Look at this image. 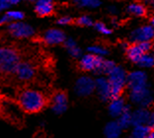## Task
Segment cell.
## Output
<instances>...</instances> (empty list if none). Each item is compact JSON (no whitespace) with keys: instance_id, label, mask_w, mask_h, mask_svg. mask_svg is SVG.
I'll return each mask as SVG.
<instances>
[{"instance_id":"obj_1","label":"cell","mask_w":154,"mask_h":138,"mask_svg":"<svg viewBox=\"0 0 154 138\" xmlns=\"http://www.w3.org/2000/svg\"><path fill=\"white\" fill-rule=\"evenodd\" d=\"M20 108L28 114H35L43 109L47 105V99L40 91L27 89L20 93L18 98Z\"/></svg>"},{"instance_id":"obj_2","label":"cell","mask_w":154,"mask_h":138,"mask_svg":"<svg viewBox=\"0 0 154 138\" xmlns=\"http://www.w3.org/2000/svg\"><path fill=\"white\" fill-rule=\"evenodd\" d=\"M20 62V54L15 48L0 47V73H15Z\"/></svg>"},{"instance_id":"obj_3","label":"cell","mask_w":154,"mask_h":138,"mask_svg":"<svg viewBox=\"0 0 154 138\" xmlns=\"http://www.w3.org/2000/svg\"><path fill=\"white\" fill-rule=\"evenodd\" d=\"M112 88V97H122L127 87L128 73L122 66L116 65L115 68L107 75Z\"/></svg>"},{"instance_id":"obj_4","label":"cell","mask_w":154,"mask_h":138,"mask_svg":"<svg viewBox=\"0 0 154 138\" xmlns=\"http://www.w3.org/2000/svg\"><path fill=\"white\" fill-rule=\"evenodd\" d=\"M129 100L138 107L148 108L153 102V96L148 86L135 90H129Z\"/></svg>"},{"instance_id":"obj_5","label":"cell","mask_w":154,"mask_h":138,"mask_svg":"<svg viewBox=\"0 0 154 138\" xmlns=\"http://www.w3.org/2000/svg\"><path fill=\"white\" fill-rule=\"evenodd\" d=\"M8 33L16 38H28L34 36L35 30L32 26L22 21H13L7 27Z\"/></svg>"},{"instance_id":"obj_6","label":"cell","mask_w":154,"mask_h":138,"mask_svg":"<svg viewBox=\"0 0 154 138\" xmlns=\"http://www.w3.org/2000/svg\"><path fill=\"white\" fill-rule=\"evenodd\" d=\"M103 60H104V57H102V56L88 52V54H83L81 57H80L79 67L83 71L99 73L101 65H102V63H103Z\"/></svg>"},{"instance_id":"obj_7","label":"cell","mask_w":154,"mask_h":138,"mask_svg":"<svg viewBox=\"0 0 154 138\" xmlns=\"http://www.w3.org/2000/svg\"><path fill=\"white\" fill-rule=\"evenodd\" d=\"M96 90V80L89 76H81L76 80L74 92L79 97H88Z\"/></svg>"},{"instance_id":"obj_8","label":"cell","mask_w":154,"mask_h":138,"mask_svg":"<svg viewBox=\"0 0 154 138\" xmlns=\"http://www.w3.org/2000/svg\"><path fill=\"white\" fill-rule=\"evenodd\" d=\"M131 42L152 41L154 40V29L151 25H144L134 29L129 35Z\"/></svg>"},{"instance_id":"obj_9","label":"cell","mask_w":154,"mask_h":138,"mask_svg":"<svg viewBox=\"0 0 154 138\" xmlns=\"http://www.w3.org/2000/svg\"><path fill=\"white\" fill-rule=\"evenodd\" d=\"M147 74L141 70H135L128 74L127 87L128 90H135L147 86Z\"/></svg>"},{"instance_id":"obj_10","label":"cell","mask_w":154,"mask_h":138,"mask_svg":"<svg viewBox=\"0 0 154 138\" xmlns=\"http://www.w3.org/2000/svg\"><path fill=\"white\" fill-rule=\"evenodd\" d=\"M98 97L103 102H110L112 97V88L108 77L101 76L96 79V90Z\"/></svg>"},{"instance_id":"obj_11","label":"cell","mask_w":154,"mask_h":138,"mask_svg":"<svg viewBox=\"0 0 154 138\" xmlns=\"http://www.w3.org/2000/svg\"><path fill=\"white\" fill-rule=\"evenodd\" d=\"M66 40L65 34L59 29H50L44 34L43 41L48 45H57L64 44Z\"/></svg>"},{"instance_id":"obj_12","label":"cell","mask_w":154,"mask_h":138,"mask_svg":"<svg viewBox=\"0 0 154 138\" xmlns=\"http://www.w3.org/2000/svg\"><path fill=\"white\" fill-rule=\"evenodd\" d=\"M15 74H16V76L18 77V79L20 80L30 81L35 77L36 69H35V67L31 64L30 62L21 61L18 64V66H17Z\"/></svg>"},{"instance_id":"obj_13","label":"cell","mask_w":154,"mask_h":138,"mask_svg":"<svg viewBox=\"0 0 154 138\" xmlns=\"http://www.w3.org/2000/svg\"><path fill=\"white\" fill-rule=\"evenodd\" d=\"M67 96L63 92H58L52 98L51 109L55 115H62L67 109Z\"/></svg>"},{"instance_id":"obj_14","label":"cell","mask_w":154,"mask_h":138,"mask_svg":"<svg viewBox=\"0 0 154 138\" xmlns=\"http://www.w3.org/2000/svg\"><path fill=\"white\" fill-rule=\"evenodd\" d=\"M150 114L151 112L147 108L139 107L131 112L132 116V126L137 124H148Z\"/></svg>"},{"instance_id":"obj_15","label":"cell","mask_w":154,"mask_h":138,"mask_svg":"<svg viewBox=\"0 0 154 138\" xmlns=\"http://www.w3.org/2000/svg\"><path fill=\"white\" fill-rule=\"evenodd\" d=\"M125 106H127V104H125V100L122 97L112 98L109 103V107H108L110 115L117 118L125 111Z\"/></svg>"},{"instance_id":"obj_16","label":"cell","mask_w":154,"mask_h":138,"mask_svg":"<svg viewBox=\"0 0 154 138\" xmlns=\"http://www.w3.org/2000/svg\"><path fill=\"white\" fill-rule=\"evenodd\" d=\"M54 6L50 0H37L35 5V11L40 17L50 16L54 13Z\"/></svg>"},{"instance_id":"obj_17","label":"cell","mask_w":154,"mask_h":138,"mask_svg":"<svg viewBox=\"0 0 154 138\" xmlns=\"http://www.w3.org/2000/svg\"><path fill=\"white\" fill-rule=\"evenodd\" d=\"M125 54H127V57L132 63L136 64L141 56L144 54V52L141 49L140 45L138 44V42H132V44H128V47L125 48Z\"/></svg>"},{"instance_id":"obj_18","label":"cell","mask_w":154,"mask_h":138,"mask_svg":"<svg viewBox=\"0 0 154 138\" xmlns=\"http://www.w3.org/2000/svg\"><path fill=\"white\" fill-rule=\"evenodd\" d=\"M122 129L117 120L108 122L104 128V135L107 138H118L121 136Z\"/></svg>"},{"instance_id":"obj_19","label":"cell","mask_w":154,"mask_h":138,"mask_svg":"<svg viewBox=\"0 0 154 138\" xmlns=\"http://www.w3.org/2000/svg\"><path fill=\"white\" fill-rule=\"evenodd\" d=\"M131 112H132V109L131 108V106L127 105L125 108V111L122 112V114L117 118V121L119 122V124L121 125L122 129H127L128 127L132 126Z\"/></svg>"},{"instance_id":"obj_20","label":"cell","mask_w":154,"mask_h":138,"mask_svg":"<svg viewBox=\"0 0 154 138\" xmlns=\"http://www.w3.org/2000/svg\"><path fill=\"white\" fill-rule=\"evenodd\" d=\"M64 47L66 51H68V54L72 56L73 58H80L83 55L82 49L78 47L77 42L73 40V38H66L64 41Z\"/></svg>"},{"instance_id":"obj_21","label":"cell","mask_w":154,"mask_h":138,"mask_svg":"<svg viewBox=\"0 0 154 138\" xmlns=\"http://www.w3.org/2000/svg\"><path fill=\"white\" fill-rule=\"evenodd\" d=\"M127 11L131 16L144 17L147 13V9H146L145 5L140 2H132L127 7Z\"/></svg>"},{"instance_id":"obj_22","label":"cell","mask_w":154,"mask_h":138,"mask_svg":"<svg viewBox=\"0 0 154 138\" xmlns=\"http://www.w3.org/2000/svg\"><path fill=\"white\" fill-rule=\"evenodd\" d=\"M150 131H151V127L148 124L134 125V128H132V131H131V137L146 138V137H148Z\"/></svg>"},{"instance_id":"obj_23","label":"cell","mask_w":154,"mask_h":138,"mask_svg":"<svg viewBox=\"0 0 154 138\" xmlns=\"http://www.w3.org/2000/svg\"><path fill=\"white\" fill-rule=\"evenodd\" d=\"M136 64L141 68H151L154 66V54L151 52H146L141 56Z\"/></svg>"},{"instance_id":"obj_24","label":"cell","mask_w":154,"mask_h":138,"mask_svg":"<svg viewBox=\"0 0 154 138\" xmlns=\"http://www.w3.org/2000/svg\"><path fill=\"white\" fill-rule=\"evenodd\" d=\"M74 4L80 8L96 9L101 5L100 0H73Z\"/></svg>"},{"instance_id":"obj_25","label":"cell","mask_w":154,"mask_h":138,"mask_svg":"<svg viewBox=\"0 0 154 138\" xmlns=\"http://www.w3.org/2000/svg\"><path fill=\"white\" fill-rule=\"evenodd\" d=\"M88 52H91V54H93L105 57V56L108 55V54H109V51L107 49V48L103 47V45L94 44V45H90L88 48Z\"/></svg>"},{"instance_id":"obj_26","label":"cell","mask_w":154,"mask_h":138,"mask_svg":"<svg viewBox=\"0 0 154 138\" xmlns=\"http://www.w3.org/2000/svg\"><path fill=\"white\" fill-rule=\"evenodd\" d=\"M117 65L116 63L113 61V60H108V59H105L103 60V63L101 65V68H100V74H104V75H108L112 70L115 68V66Z\"/></svg>"},{"instance_id":"obj_27","label":"cell","mask_w":154,"mask_h":138,"mask_svg":"<svg viewBox=\"0 0 154 138\" xmlns=\"http://www.w3.org/2000/svg\"><path fill=\"white\" fill-rule=\"evenodd\" d=\"M94 28H95L97 32H99V33L102 35H105V36H109V35L112 34V30L110 28H108L107 25L103 22L94 23Z\"/></svg>"},{"instance_id":"obj_28","label":"cell","mask_w":154,"mask_h":138,"mask_svg":"<svg viewBox=\"0 0 154 138\" xmlns=\"http://www.w3.org/2000/svg\"><path fill=\"white\" fill-rule=\"evenodd\" d=\"M76 24L78 25V26H81V27H92V26H94L93 20L87 15H82V16H80L78 19H76Z\"/></svg>"},{"instance_id":"obj_29","label":"cell","mask_w":154,"mask_h":138,"mask_svg":"<svg viewBox=\"0 0 154 138\" xmlns=\"http://www.w3.org/2000/svg\"><path fill=\"white\" fill-rule=\"evenodd\" d=\"M6 15L10 18L11 22H13V21H21L25 17L24 13L21 11H8L6 12Z\"/></svg>"},{"instance_id":"obj_30","label":"cell","mask_w":154,"mask_h":138,"mask_svg":"<svg viewBox=\"0 0 154 138\" xmlns=\"http://www.w3.org/2000/svg\"><path fill=\"white\" fill-rule=\"evenodd\" d=\"M138 44L140 45V48L144 54H146V52H151L153 48L152 41H141V42H138Z\"/></svg>"},{"instance_id":"obj_31","label":"cell","mask_w":154,"mask_h":138,"mask_svg":"<svg viewBox=\"0 0 154 138\" xmlns=\"http://www.w3.org/2000/svg\"><path fill=\"white\" fill-rule=\"evenodd\" d=\"M73 23V19L69 16H62L57 20V24L60 26H67Z\"/></svg>"},{"instance_id":"obj_32","label":"cell","mask_w":154,"mask_h":138,"mask_svg":"<svg viewBox=\"0 0 154 138\" xmlns=\"http://www.w3.org/2000/svg\"><path fill=\"white\" fill-rule=\"evenodd\" d=\"M9 23H11V20H10V18L6 15V14L0 17V26L5 25V24H9Z\"/></svg>"},{"instance_id":"obj_33","label":"cell","mask_w":154,"mask_h":138,"mask_svg":"<svg viewBox=\"0 0 154 138\" xmlns=\"http://www.w3.org/2000/svg\"><path fill=\"white\" fill-rule=\"evenodd\" d=\"M148 125L151 127V128H154V112H151V114H150Z\"/></svg>"},{"instance_id":"obj_34","label":"cell","mask_w":154,"mask_h":138,"mask_svg":"<svg viewBox=\"0 0 154 138\" xmlns=\"http://www.w3.org/2000/svg\"><path fill=\"white\" fill-rule=\"evenodd\" d=\"M109 12L110 14H112V15H117V13H118V9L116 8L115 6H110L109 7Z\"/></svg>"},{"instance_id":"obj_35","label":"cell","mask_w":154,"mask_h":138,"mask_svg":"<svg viewBox=\"0 0 154 138\" xmlns=\"http://www.w3.org/2000/svg\"><path fill=\"white\" fill-rule=\"evenodd\" d=\"M9 5H15V4H18V3L21 1V0H4Z\"/></svg>"},{"instance_id":"obj_36","label":"cell","mask_w":154,"mask_h":138,"mask_svg":"<svg viewBox=\"0 0 154 138\" xmlns=\"http://www.w3.org/2000/svg\"><path fill=\"white\" fill-rule=\"evenodd\" d=\"M148 138H154V128H151V131H150Z\"/></svg>"},{"instance_id":"obj_37","label":"cell","mask_w":154,"mask_h":138,"mask_svg":"<svg viewBox=\"0 0 154 138\" xmlns=\"http://www.w3.org/2000/svg\"><path fill=\"white\" fill-rule=\"evenodd\" d=\"M112 23H113V26H117V24H118V20L117 19H116V18H113V19H112ZM119 25V24H118Z\"/></svg>"},{"instance_id":"obj_38","label":"cell","mask_w":154,"mask_h":138,"mask_svg":"<svg viewBox=\"0 0 154 138\" xmlns=\"http://www.w3.org/2000/svg\"><path fill=\"white\" fill-rule=\"evenodd\" d=\"M150 25H151V26H152V28H153V29H154V16L152 17L151 19H150Z\"/></svg>"},{"instance_id":"obj_39","label":"cell","mask_w":154,"mask_h":138,"mask_svg":"<svg viewBox=\"0 0 154 138\" xmlns=\"http://www.w3.org/2000/svg\"><path fill=\"white\" fill-rule=\"evenodd\" d=\"M146 2L148 3V4H150V5H154V0H146Z\"/></svg>"},{"instance_id":"obj_40","label":"cell","mask_w":154,"mask_h":138,"mask_svg":"<svg viewBox=\"0 0 154 138\" xmlns=\"http://www.w3.org/2000/svg\"><path fill=\"white\" fill-rule=\"evenodd\" d=\"M28 1H37V0H28Z\"/></svg>"},{"instance_id":"obj_41","label":"cell","mask_w":154,"mask_h":138,"mask_svg":"<svg viewBox=\"0 0 154 138\" xmlns=\"http://www.w3.org/2000/svg\"><path fill=\"white\" fill-rule=\"evenodd\" d=\"M152 7H153V9H154V5H152Z\"/></svg>"},{"instance_id":"obj_42","label":"cell","mask_w":154,"mask_h":138,"mask_svg":"<svg viewBox=\"0 0 154 138\" xmlns=\"http://www.w3.org/2000/svg\"><path fill=\"white\" fill-rule=\"evenodd\" d=\"M50 1H52V0H50Z\"/></svg>"},{"instance_id":"obj_43","label":"cell","mask_w":154,"mask_h":138,"mask_svg":"<svg viewBox=\"0 0 154 138\" xmlns=\"http://www.w3.org/2000/svg\"><path fill=\"white\" fill-rule=\"evenodd\" d=\"M0 11H1V9H0Z\"/></svg>"},{"instance_id":"obj_44","label":"cell","mask_w":154,"mask_h":138,"mask_svg":"<svg viewBox=\"0 0 154 138\" xmlns=\"http://www.w3.org/2000/svg\"><path fill=\"white\" fill-rule=\"evenodd\" d=\"M153 54H154V52H153Z\"/></svg>"}]
</instances>
